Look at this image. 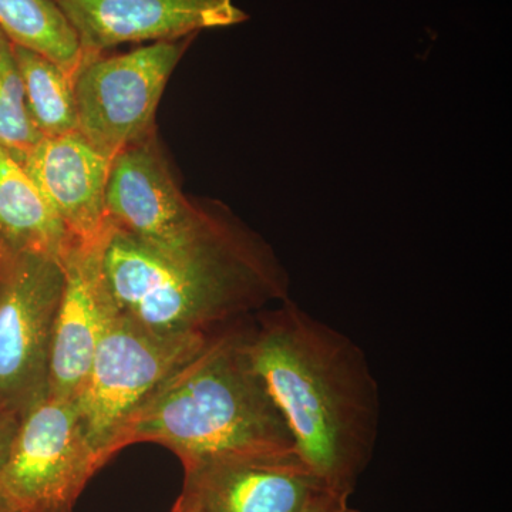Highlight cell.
Segmentation results:
<instances>
[{
    "label": "cell",
    "instance_id": "8",
    "mask_svg": "<svg viewBox=\"0 0 512 512\" xmlns=\"http://www.w3.org/2000/svg\"><path fill=\"white\" fill-rule=\"evenodd\" d=\"M220 202L195 201L181 190L157 133L130 144L111 160L106 188L110 229L157 248L187 244L207 229Z\"/></svg>",
    "mask_w": 512,
    "mask_h": 512
},
{
    "label": "cell",
    "instance_id": "2",
    "mask_svg": "<svg viewBox=\"0 0 512 512\" xmlns=\"http://www.w3.org/2000/svg\"><path fill=\"white\" fill-rule=\"evenodd\" d=\"M101 275L117 311L160 333H212L291 298L274 248L225 205L181 247L110 229Z\"/></svg>",
    "mask_w": 512,
    "mask_h": 512
},
{
    "label": "cell",
    "instance_id": "15",
    "mask_svg": "<svg viewBox=\"0 0 512 512\" xmlns=\"http://www.w3.org/2000/svg\"><path fill=\"white\" fill-rule=\"evenodd\" d=\"M0 30L13 45L46 56L74 79L79 40L52 0H0Z\"/></svg>",
    "mask_w": 512,
    "mask_h": 512
},
{
    "label": "cell",
    "instance_id": "12",
    "mask_svg": "<svg viewBox=\"0 0 512 512\" xmlns=\"http://www.w3.org/2000/svg\"><path fill=\"white\" fill-rule=\"evenodd\" d=\"M103 245H73L62 261L66 284L53 329L49 396L76 400L107 320L114 312L101 275Z\"/></svg>",
    "mask_w": 512,
    "mask_h": 512
},
{
    "label": "cell",
    "instance_id": "16",
    "mask_svg": "<svg viewBox=\"0 0 512 512\" xmlns=\"http://www.w3.org/2000/svg\"><path fill=\"white\" fill-rule=\"evenodd\" d=\"M42 138L26 109L13 43L0 30V147L20 164Z\"/></svg>",
    "mask_w": 512,
    "mask_h": 512
},
{
    "label": "cell",
    "instance_id": "13",
    "mask_svg": "<svg viewBox=\"0 0 512 512\" xmlns=\"http://www.w3.org/2000/svg\"><path fill=\"white\" fill-rule=\"evenodd\" d=\"M73 245L22 165L0 147V254L35 252L63 261Z\"/></svg>",
    "mask_w": 512,
    "mask_h": 512
},
{
    "label": "cell",
    "instance_id": "17",
    "mask_svg": "<svg viewBox=\"0 0 512 512\" xmlns=\"http://www.w3.org/2000/svg\"><path fill=\"white\" fill-rule=\"evenodd\" d=\"M20 417L0 410V512H10L2 493V474L8 460L10 444L18 429Z\"/></svg>",
    "mask_w": 512,
    "mask_h": 512
},
{
    "label": "cell",
    "instance_id": "1",
    "mask_svg": "<svg viewBox=\"0 0 512 512\" xmlns=\"http://www.w3.org/2000/svg\"><path fill=\"white\" fill-rule=\"evenodd\" d=\"M249 355L303 463L350 498L372 463L382 420L365 350L289 298L255 313Z\"/></svg>",
    "mask_w": 512,
    "mask_h": 512
},
{
    "label": "cell",
    "instance_id": "4",
    "mask_svg": "<svg viewBox=\"0 0 512 512\" xmlns=\"http://www.w3.org/2000/svg\"><path fill=\"white\" fill-rule=\"evenodd\" d=\"M212 333L156 332L114 308L74 400L84 433L104 466L114 457V441L130 417L200 352Z\"/></svg>",
    "mask_w": 512,
    "mask_h": 512
},
{
    "label": "cell",
    "instance_id": "19",
    "mask_svg": "<svg viewBox=\"0 0 512 512\" xmlns=\"http://www.w3.org/2000/svg\"><path fill=\"white\" fill-rule=\"evenodd\" d=\"M173 512H207L204 507L192 495L185 493L178 498L177 504L173 508Z\"/></svg>",
    "mask_w": 512,
    "mask_h": 512
},
{
    "label": "cell",
    "instance_id": "3",
    "mask_svg": "<svg viewBox=\"0 0 512 512\" xmlns=\"http://www.w3.org/2000/svg\"><path fill=\"white\" fill-rule=\"evenodd\" d=\"M252 318L212 333L130 417L114 456L131 444L156 443L173 451L188 473L229 458L296 453L249 355Z\"/></svg>",
    "mask_w": 512,
    "mask_h": 512
},
{
    "label": "cell",
    "instance_id": "14",
    "mask_svg": "<svg viewBox=\"0 0 512 512\" xmlns=\"http://www.w3.org/2000/svg\"><path fill=\"white\" fill-rule=\"evenodd\" d=\"M26 109L43 138L79 131L74 79L59 64L28 47L13 45Z\"/></svg>",
    "mask_w": 512,
    "mask_h": 512
},
{
    "label": "cell",
    "instance_id": "9",
    "mask_svg": "<svg viewBox=\"0 0 512 512\" xmlns=\"http://www.w3.org/2000/svg\"><path fill=\"white\" fill-rule=\"evenodd\" d=\"M76 33L80 66L123 43L161 42L248 20L232 0H52ZM79 66V67H80Z\"/></svg>",
    "mask_w": 512,
    "mask_h": 512
},
{
    "label": "cell",
    "instance_id": "7",
    "mask_svg": "<svg viewBox=\"0 0 512 512\" xmlns=\"http://www.w3.org/2000/svg\"><path fill=\"white\" fill-rule=\"evenodd\" d=\"M195 36L161 40L120 56H100L74 74L79 131L113 160L156 131L154 119L168 79Z\"/></svg>",
    "mask_w": 512,
    "mask_h": 512
},
{
    "label": "cell",
    "instance_id": "10",
    "mask_svg": "<svg viewBox=\"0 0 512 512\" xmlns=\"http://www.w3.org/2000/svg\"><path fill=\"white\" fill-rule=\"evenodd\" d=\"M23 170L62 221L74 245L97 247L109 237L106 188L111 160L80 131L42 138L23 160Z\"/></svg>",
    "mask_w": 512,
    "mask_h": 512
},
{
    "label": "cell",
    "instance_id": "5",
    "mask_svg": "<svg viewBox=\"0 0 512 512\" xmlns=\"http://www.w3.org/2000/svg\"><path fill=\"white\" fill-rule=\"evenodd\" d=\"M66 272L35 252L0 254V410L20 417L49 393L53 329Z\"/></svg>",
    "mask_w": 512,
    "mask_h": 512
},
{
    "label": "cell",
    "instance_id": "11",
    "mask_svg": "<svg viewBox=\"0 0 512 512\" xmlns=\"http://www.w3.org/2000/svg\"><path fill=\"white\" fill-rule=\"evenodd\" d=\"M184 491L207 512H305L330 490L293 451L229 458L188 471Z\"/></svg>",
    "mask_w": 512,
    "mask_h": 512
},
{
    "label": "cell",
    "instance_id": "18",
    "mask_svg": "<svg viewBox=\"0 0 512 512\" xmlns=\"http://www.w3.org/2000/svg\"><path fill=\"white\" fill-rule=\"evenodd\" d=\"M305 512H356L350 510L349 498L345 495L325 491L316 498Z\"/></svg>",
    "mask_w": 512,
    "mask_h": 512
},
{
    "label": "cell",
    "instance_id": "6",
    "mask_svg": "<svg viewBox=\"0 0 512 512\" xmlns=\"http://www.w3.org/2000/svg\"><path fill=\"white\" fill-rule=\"evenodd\" d=\"M104 467L74 400L49 396L20 416L2 474L10 512H73Z\"/></svg>",
    "mask_w": 512,
    "mask_h": 512
}]
</instances>
